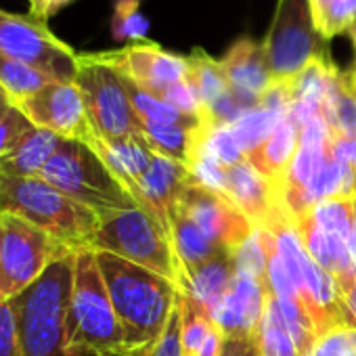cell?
I'll return each instance as SVG.
<instances>
[{"mask_svg": "<svg viewBox=\"0 0 356 356\" xmlns=\"http://www.w3.org/2000/svg\"><path fill=\"white\" fill-rule=\"evenodd\" d=\"M0 53L53 80H76L78 53L32 15H15L0 9Z\"/></svg>", "mask_w": 356, "mask_h": 356, "instance_id": "10", "label": "cell"}, {"mask_svg": "<svg viewBox=\"0 0 356 356\" xmlns=\"http://www.w3.org/2000/svg\"><path fill=\"white\" fill-rule=\"evenodd\" d=\"M65 343L74 352L105 356L130 354L113 310L105 279L99 270L95 250L82 248L74 254V277L65 318Z\"/></svg>", "mask_w": 356, "mask_h": 356, "instance_id": "2", "label": "cell"}, {"mask_svg": "<svg viewBox=\"0 0 356 356\" xmlns=\"http://www.w3.org/2000/svg\"><path fill=\"white\" fill-rule=\"evenodd\" d=\"M350 72H352V76H354V82H356V67H354V70H350Z\"/></svg>", "mask_w": 356, "mask_h": 356, "instance_id": "46", "label": "cell"}, {"mask_svg": "<svg viewBox=\"0 0 356 356\" xmlns=\"http://www.w3.org/2000/svg\"><path fill=\"white\" fill-rule=\"evenodd\" d=\"M140 356H149V350H147V352H143V354H140Z\"/></svg>", "mask_w": 356, "mask_h": 356, "instance_id": "47", "label": "cell"}, {"mask_svg": "<svg viewBox=\"0 0 356 356\" xmlns=\"http://www.w3.org/2000/svg\"><path fill=\"white\" fill-rule=\"evenodd\" d=\"M264 308L266 285L250 275L235 273L225 296L212 310V321L225 337L258 339Z\"/></svg>", "mask_w": 356, "mask_h": 356, "instance_id": "16", "label": "cell"}, {"mask_svg": "<svg viewBox=\"0 0 356 356\" xmlns=\"http://www.w3.org/2000/svg\"><path fill=\"white\" fill-rule=\"evenodd\" d=\"M310 356H356V329L341 327L318 337Z\"/></svg>", "mask_w": 356, "mask_h": 356, "instance_id": "35", "label": "cell"}, {"mask_svg": "<svg viewBox=\"0 0 356 356\" xmlns=\"http://www.w3.org/2000/svg\"><path fill=\"white\" fill-rule=\"evenodd\" d=\"M74 254L59 258L30 289L11 300L17 312V356H90L65 343Z\"/></svg>", "mask_w": 356, "mask_h": 356, "instance_id": "3", "label": "cell"}, {"mask_svg": "<svg viewBox=\"0 0 356 356\" xmlns=\"http://www.w3.org/2000/svg\"><path fill=\"white\" fill-rule=\"evenodd\" d=\"M90 250L113 254L181 285V266L170 233L143 208L122 210L101 218Z\"/></svg>", "mask_w": 356, "mask_h": 356, "instance_id": "6", "label": "cell"}, {"mask_svg": "<svg viewBox=\"0 0 356 356\" xmlns=\"http://www.w3.org/2000/svg\"><path fill=\"white\" fill-rule=\"evenodd\" d=\"M15 107L22 109L36 128L51 130L65 140H80L86 145L95 140L84 97L76 82L53 80Z\"/></svg>", "mask_w": 356, "mask_h": 356, "instance_id": "11", "label": "cell"}, {"mask_svg": "<svg viewBox=\"0 0 356 356\" xmlns=\"http://www.w3.org/2000/svg\"><path fill=\"white\" fill-rule=\"evenodd\" d=\"M233 275H235L233 254H225V256H218V258L206 262L204 266L195 268L193 273L185 275L178 289H181V293L189 302L204 308L212 316V310L225 296Z\"/></svg>", "mask_w": 356, "mask_h": 356, "instance_id": "23", "label": "cell"}, {"mask_svg": "<svg viewBox=\"0 0 356 356\" xmlns=\"http://www.w3.org/2000/svg\"><path fill=\"white\" fill-rule=\"evenodd\" d=\"M181 300H183V318H181L183 356H197L210 329L214 327V321L204 308L189 302L183 293H181Z\"/></svg>", "mask_w": 356, "mask_h": 356, "instance_id": "31", "label": "cell"}, {"mask_svg": "<svg viewBox=\"0 0 356 356\" xmlns=\"http://www.w3.org/2000/svg\"><path fill=\"white\" fill-rule=\"evenodd\" d=\"M124 80V78H122ZM128 97L132 101V107L138 115L140 122H149V124H185V122H197V118L185 115L176 107H172L170 103H165L163 99L145 92L143 88L134 86L132 82L124 80Z\"/></svg>", "mask_w": 356, "mask_h": 356, "instance_id": "30", "label": "cell"}, {"mask_svg": "<svg viewBox=\"0 0 356 356\" xmlns=\"http://www.w3.org/2000/svg\"><path fill=\"white\" fill-rule=\"evenodd\" d=\"M149 22L140 11V0H115L111 36L118 42H140L145 40Z\"/></svg>", "mask_w": 356, "mask_h": 356, "instance_id": "32", "label": "cell"}, {"mask_svg": "<svg viewBox=\"0 0 356 356\" xmlns=\"http://www.w3.org/2000/svg\"><path fill=\"white\" fill-rule=\"evenodd\" d=\"M310 9L316 30L327 42L356 22V0H310Z\"/></svg>", "mask_w": 356, "mask_h": 356, "instance_id": "29", "label": "cell"}, {"mask_svg": "<svg viewBox=\"0 0 356 356\" xmlns=\"http://www.w3.org/2000/svg\"><path fill=\"white\" fill-rule=\"evenodd\" d=\"M11 105V101H9V97H7V92L0 88V109H5V107H9Z\"/></svg>", "mask_w": 356, "mask_h": 356, "instance_id": "43", "label": "cell"}, {"mask_svg": "<svg viewBox=\"0 0 356 356\" xmlns=\"http://www.w3.org/2000/svg\"><path fill=\"white\" fill-rule=\"evenodd\" d=\"M233 260H235V273L250 275L268 287V252L256 229L233 254Z\"/></svg>", "mask_w": 356, "mask_h": 356, "instance_id": "33", "label": "cell"}, {"mask_svg": "<svg viewBox=\"0 0 356 356\" xmlns=\"http://www.w3.org/2000/svg\"><path fill=\"white\" fill-rule=\"evenodd\" d=\"M302 216H308L321 231L350 241L354 231V216H356V195L327 197L316 206H312L310 210H306Z\"/></svg>", "mask_w": 356, "mask_h": 356, "instance_id": "26", "label": "cell"}, {"mask_svg": "<svg viewBox=\"0 0 356 356\" xmlns=\"http://www.w3.org/2000/svg\"><path fill=\"white\" fill-rule=\"evenodd\" d=\"M74 82L84 97L86 113L97 138H145L122 76L103 63L97 53H78V72Z\"/></svg>", "mask_w": 356, "mask_h": 356, "instance_id": "8", "label": "cell"}, {"mask_svg": "<svg viewBox=\"0 0 356 356\" xmlns=\"http://www.w3.org/2000/svg\"><path fill=\"white\" fill-rule=\"evenodd\" d=\"M40 178L70 200L97 212L101 218L138 208L99 153L80 140L63 138Z\"/></svg>", "mask_w": 356, "mask_h": 356, "instance_id": "5", "label": "cell"}, {"mask_svg": "<svg viewBox=\"0 0 356 356\" xmlns=\"http://www.w3.org/2000/svg\"><path fill=\"white\" fill-rule=\"evenodd\" d=\"M72 252L28 220L0 214V302H11L30 289L59 258Z\"/></svg>", "mask_w": 356, "mask_h": 356, "instance_id": "7", "label": "cell"}, {"mask_svg": "<svg viewBox=\"0 0 356 356\" xmlns=\"http://www.w3.org/2000/svg\"><path fill=\"white\" fill-rule=\"evenodd\" d=\"M5 109H7V107H5ZM5 109H0V115H3V111H5Z\"/></svg>", "mask_w": 356, "mask_h": 356, "instance_id": "48", "label": "cell"}, {"mask_svg": "<svg viewBox=\"0 0 356 356\" xmlns=\"http://www.w3.org/2000/svg\"><path fill=\"white\" fill-rule=\"evenodd\" d=\"M181 318H183V300L178 296V302L172 310V316L157 339V343L149 350V356H183L181 346Z\"/></svg>", "mask_w": 356, "mask_h": 356, "instance_id": "36", "label": "cell"}, {"mask_svg": "<svg viewBox=\"0 0 356 356\" xmlns=\"http://www.w3.org/2000/svg\"><path fill=\"white\" fill-rule=\"evenodd\" d=\"M49 82H53V78L0 53V88L7 92L11 105L26 101Z\"/></svg>", "mask_w": 356, "mask_h": 356, "instance_id": "27", "label": "cell"}, {"mask_svg": "<svg viewBox=\"0 0 356 356\" xmlns=\"http://www.w3.org/2000/svg\"><path fill=\"white\" fill-rule=\"evenodd\" d=\"M63 138L44 128H32L11 155L0 159V174L11 178H38Z\"/></svg>", "mask_w": 356, "mask_h": 356, "instance_id": "24", "label": "cell"}, {"mask_svg": "<svg viewBox=\"0 0 356 356\" xmlns=\"http://www.w3.org/2000/svg\"><path fill=\"white\" fill-rule=\"evenodd\" d=\"M346 34L350 36V40H352V42H354V47H356V22H354V24L350 26V30H348Z\"/></svg>", "mask_w": 356, "mask_h": 356, "instance_id": "44", "label": "cell"}, {"mask_svg": "<svg viewBox=\"0 0 356 356\" xmlns=\"http://www.w3.org/2000/svg\"><path fill=\"white\" fill-rule=\"evenodd\" d=\"M0 356H17V312L13 302H0Z\"/></svg>", "mask_w": 356, "mask_h": 356, "instance_id": "37", "label": "cell"}, {"mask_svg": "<svg viewBox=\"0 0 356 356\" xmlns=\"http://www.w3.org/2000/svg\"><path fill=\"white\" fill-rule=\"evenodd\" d=\"M283 118H287V115H279L275 111L254 107V109H248L235 124H231V130H233L243 155L248 157L252 151H256L273 134V130L279 126V122Z\"/></svg>", "mask_w": 356, "mask_h": 356, "instance_id": "28", "label": "cell"}, {"mask_svg": "<svg viewBox=\"0 0 356 356\" xmlns=\"http://www.w3.org/2000/svg\"><path fill=\"white\" fill-rule=\"evenodd\" d=\"M191 183H195V178L189 168L170 157L153 153L147 170L130 187V195L138 208L149 212L170 233V210L176 206V202L181 200V195Z\"/></svg>", "mask_w": 356, "mask_h": 356, "instance_id": "15", "label": "cell"}, {"mask_svg": "<svg viewBox=\"0 0 356 356\" xmlns=\"http://www.w3.org/2000/svg\"><path fill=\"white\" fill-rule=\"evenodd\" d=\"M143 352H136V354H105V356H140Z\"/></svg>", "mask_w": 356, "mask_h": 356, "instance_id": "45", "label": "cell"}, {"mask_svg": "<svg viewBox=\"0 0 356 356\" xmlns=\"http://www.w3.org/2000/svg\"><path fill=\"white\" fill-rule=\"evenodd\" d=\"M343 298V308L348 314V323L352 329H356V283L341 296Z\"/></svg>", "mask_w": 356, "mask_h": 356, "instance_id": "41", "label": "cell"}, {"mask_svg": "<svg viewBox=\"0 0 356 356\" xmlns=\"http://www.w3.org/2000/svg\"><path fill=\"white\" fill-rule=\"evenodd\" d=\"M350 252H352V258L356 262V216H354V231H352V239H350Z\"/></svg>", "mask_w": 356, "mask_h": 356, "instance_id": "42", "label": "cell"}, {"mask_svg": "<svg viewBox=\"0 0 356 356\" xmlns=\"http://www.w3.org/2000/svg\"><path fill=\"white\" fill-rule=\"evenodd\" d=\"M30 3V15L38 22H49L55 17L63 7H67L74 0H28Z\"/></svg>", "mask_w": 356, "mask_h": 356, "instance_id": "38", "label": "cell"}, {"mask_svg": "<svg viewBox=\"0 0 356 356\" xmlns=\"http://www.w3.org/2000/svg\"><path fill=\"white\" fill-rule=\"evenodd\" d=\"M176 208L187 214L212 243L231 254H235L254 233L252 222L229 197L200 183H191L185 189L181 200L176 202Z\"/></svg>", "mask_w": 356, "mask_h": 356, "instance_id": "13", "label": "cell"}, {"mask_svg": "<svg viewBox=\"0 0 356 356\" xmlns=\"http://www.w3.org/2000/svg\"><path fill=\"white\" fill-rule=\"evenodd\" d=\"M168 227H170V241H172L176 260H178V266H181V281L185 275L193 273L195 268L204 266L206 262H210L218 256L231 254V252L218 248L216 243H212L197 229V225L176 206L170 210Z\"/></svg>", "mask_w": 356, "mask_h": 356, "instance_id": "21", "label": "cell"}, {"mask_svg": "<svg viewBox=\"0 0 356 356\" xmlns=\"http://www.w3.org/2000/svg\"><path fill=\"white\" fill-rule=\"evenodd\" d=\"M97 57L113 67L124 80L159 99L170 86L187 80L189 74L187 57L168 53L159 44L145 40L130 42L118 51L97 53Z\"/></svg>", "mask_w": 356, "mask_h": 356, "instance_id": "12", "label": "cell"}, {"mask_svg": "<svg viewBox=\"0 0 356 356\" xmlns=\"http://www.w3.org/2000/svg\"><path fill=\"white\" fill-rule=\"evenodd\" d=\"M275 82H287L316 59H329L327 40L316 30L310 0H279L262 42Z\"/></svg>", "mask_w": 356, "mask_h": 356, "instance_id": "9", "label": "cell"}, {"mask_svg": "<svg viewBox=\"0 0 356 356\" xmlns=\"http://www.w3.org/2000/svg\"><path fill=\"white\" fill-rule=\"evenodd\" d=\"M189 74H187V80L189 84L193 86L200 103H202V109L206 113V120H208V111L220 101L225 99L229 92H231V86H229V80L225 76V70L220 65V61L212 59L208 53L204 51H193L189 57Z\"/></svg>", "mask_w": 356, "mask_h": 356, "instance_id": "25", "label": "cell"}, {"mask_svg": "<svg viewBox=\"0 0 356 356\" xmlns=\"http://www.w3.org/2000/svg\"><path fill=\"white\" fill-rule=\"evenodd\" d=\"M222 195L243 212L254 229H275L281 222L296 220L285 206L283 191L248 159L227 168Z\"/></svg>", "mask_w": 356, "mask_h": 356, "instance_id": "14", "label": "cell"}, {"mask_svg": "<svg viewBox=\"0 0 356 356\" xmlns=\"http://www.w3.org/2000/svg\"><path fill=\"white\" fill-rule=\"evenodd\" d=\"M300 145V128L298 124L287 115L279 122V126L273 130V134L245 159L264 176L273 185H277L283 191L287 172L291 168V161L296 157Z\"/></svg>", "mask_w": 356, "mask_h": 356, "instance_id": "20", "label": "cell"}, {"mask_svg": "<svg viewBox=\"0 0 356 356\" xmlns=\"http://www.w3.org/2000/svg\"><path fill=\"white\" fill-rule=\"evenodd\" d=\"M323 118L331 140L356 138V82L352 72L333 67L323 101Z\"/></svg>", "mask_w": 356, "mask_h": 356, "instance_id": "22", "label": "cell"}, {"mask_svg": "<svg viewBox=\"0 0 356 356\" xmlns=\"http://www.w3.org/2000/svg\"><path fill=\"white\" fill-rule=\"evenodd\" d=\"M130 354L151 350L161 337L181 296L178 285L149 268L95 252Z\"/></svg>", "mask_w": 356, "mask_h": 356, "instance_id": "1", "label": "cell"}, {"mask_svg": "<svg viewBox=\"0 0 356 356\" xmlns=\"http://www.w3.org/2000/svg\"><path fill=\"white\" fill-rule=\"evenodd\" d=\"M296 231L308 256L333 277L343 296L356 283V262L350 252V241L321 231L308 216L296 218Z\"/></svg>", "mask_w": 356, "mask_h": 356, "instance_id": "18", "label": "cell"}, {"mask_svg": "<svg viewBox=\"0 0 356 356\" xmlns=\"http://www.w3.org/2000/svg\"><path fill=\"white\" fill-rule=\"evenodd\" d=\"M210 126H214V122H208V120L185 122V124L140 122L143 136L155 153L183 163L189 170L195 165V161L202 153V147H204Z\"/></svg>", "mask_w": 356, "mask_h": 356, "instance_id": "19", "label": "cell"}, {"mask_svg": "<svg viewBox=\"0 0 356 356\" xmlns=\"http://www.w3.org/2000/svg\"><path fill=\"white\" fill-rule=\"evenodd\" d=\"M32 128L34 124L24 115V111L15 105H9L0 115V159L11 155Z\"/></svg>", "mask_w": 356, "mask_h": 356, "instance_id": "34", "label": "cell"}, {"mask_svg": "<svg viewBox=\"0 0 356 356\" xmlns=\"http://www.w3.org/2000/svg\"><path fill=\"white\" fill-rule=\"evenodd\" d=\"M220 65L229 80L231 92L248 109L258 107V99L275 82L262 42L252 38H239L220 59Z\"/></svg>", "mask_w": 356, "mask_h": 356, "instance_id": "17", "label": "cell"}, {"mask_svg": "<svg viewBox=\"0 0 356 356\" xmlns=\"http://www.w3.org/2000/svg\"><path fill=\"white\" fill-rule=\"evenodd\" d=\"M220 356H260V343L258 339L225 337V348Z\"/></svg>", "mask_w": 356, "mask_h": 356, "instance_id": "39", "label": "cell"}, {"mask_svg": "<svg viewBox=\"0 0 356 356\" xmlns=\"http://www.w3.org/2000/svg\"><path fill=\"white\" fill-rule=\"evenodd\" d=\"M0 214H13L78 252L90 248L101 216L70 200L42 178H11L0 174Z\"/></svg>", "mask_w": 356, "mask_h": 356, "instance_id": "4", "label": "cell"}, {"mask_svg": "<svg viewBox=\"0 0 356 356\" xmlns=\"http://www.w3.org/2000/svg\"><path fill=\"white\" fill-rule=\"evenodd\" d=\"M222 348H225V333L214 325L210 329V333H208V337H206V341H204L197 356H220Z\"/></svg>", "mask_w": 356, "mask_h": 356, "instance_id": "40", "label": "cell"}]
</instances>
